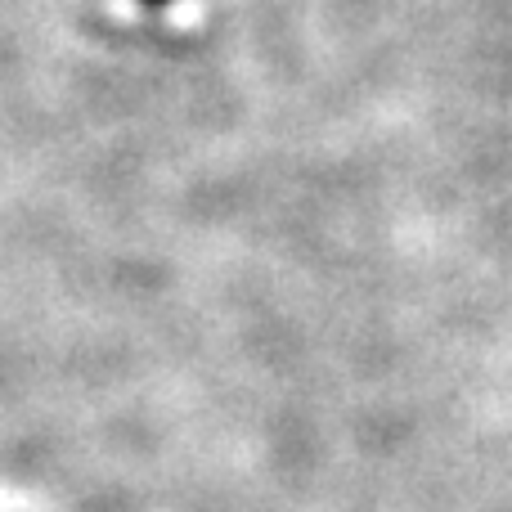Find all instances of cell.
I'll return each instance as SVG.
<instances>
[{"mask_svg": "<svg viewBox=\"0 0 512 512\" xmlns=\"http://www.w3.org/2000/svg\"><path fill=\"white\" fill-rule=\"evenodd\" d=\"M140 5H171V0H140Z\"/></svg>", "mask_w": 512, "mask_h": 512, "instance_id": "obj_1", "label": "cell"}]
</instances>
